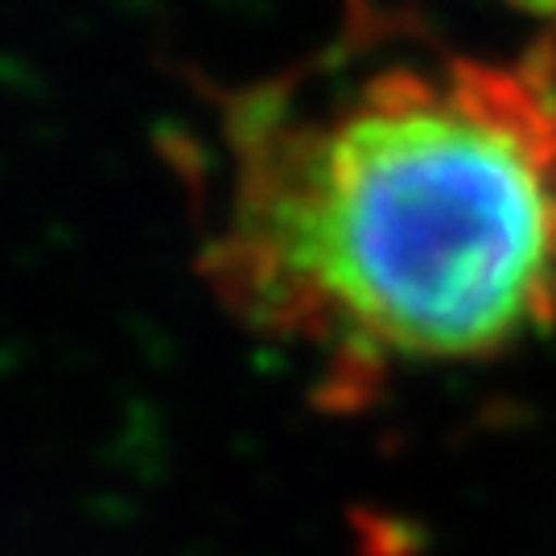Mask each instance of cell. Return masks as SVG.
I'll return each mask as SVG.
<instances>
[{"label":"cell","mask_w":556,"mask_h":556,"mask_svg":"<svg viewBox=\"0 0 556 556\" xmlns=\"http://www.w3.org/2000/svg\"><path fill=\"white\" fill-rule=\"evenodd\" d=\"M206 273L342 376L553 334L556 50L392 62L305 112H239Z\"/></svg>","instance_id":"1"}]
</instances>
